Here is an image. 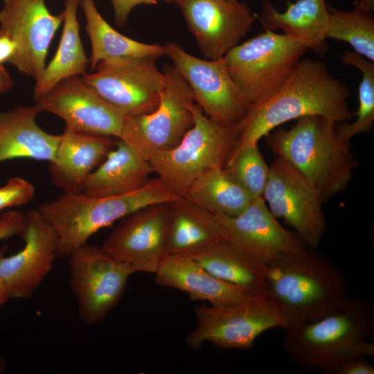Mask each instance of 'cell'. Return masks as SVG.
<instances>
[{"label": "cell", "instance_id": "6da1fadb", "mask_svg": "<svg viewBox=\"0 0 374 374\" xmlns=\"http://www.w3.org/2000/svg\"><path fill=\"white\" fill-rule=\"evenodd\" d=\"M314 250L305 247L266 265L265 296L283 315L285 330L339 311L350 298L342 271Z\"/></svg>", "mask_w": 374, "mask_h": 374}, {"label": "cell", "instance_id": "7a4b0ae2", "mask_svg": "<svg viewBox=\"0 0 374 374\" xmlns=\"http://www.w3.org/2000/svg\"><path fill=\"white\" fill-rule=\"evenodd\" d=\"M350 89L319 60L301 59L280 89L262 103L250 107L237 123L238 145L258 143L273 130L292 120L322 116L336 123L355 113L348 100Z\"/></svg>", "mask_w": 374, "mask_h": 374}, {"label": "cell", "instance_id": "3957f363", "mask_svg": "<svg viewBox=\"0 0 374 374\" xmlns=\"http://www.w3.org/2000/svg\"><path fill=\"white\" fill-rule=\"evenodd\" d=\"M265 138L274 154L317 188L324 203L348 187L358 166L337 123L322 116L300 118L291 128L278 127Z\"/></svg>", "mask_w": 374, "mask_h": 374}, {"label": "cell", "instance_id": "277c9868", "mask_svg": "<svg viewBox=\"0 0 374 374\" xmlns=\"http://www.w3.org/2000/svg\"><path fill=\"white\" fill-rule=\"evenodd\" d=\"M373 336L374 303L356 295L339 311L285 330L282 346L292 364L321 370L348 357L374 356Z\"/></svg>", "mask_w": 374, "mask_h": 374}, {"label": "cell", "instance_id": "5b68a950", "mask_svg": "<svg viewBox=\"0 0 374 374\" xmlns=\"http://www.w3.org/2000/svg\"><path fill=\"white\" fill-rule=\"evenodd\" d=\"M179 197L157 177L141 188L120 195L91 197L62 193L37 210L55 232L57 258H69L101 229L145 206Z\"/></svg>", "mask_w": 374, "mask_h": 374}, {"label": "cell", "instance_id": "8992f818", "mask_svg": "<svg viewBox=\"0 0 374 374\" xmlns=\"http://www.w3.org/2000/svg\"><path fill=\"white\" fill-rule=\"evenodd\" d=\"M193 124L173 148L148 161L153 172L177 196L184 197L196 179L205 172L224 168L239 137L237 124L217 122L194 103Z\"/></svg>", "mask_w": 374, "mask_h": 374}, {"label": "cell", "instance_id": "52a82bcc", "mask_svg": "<svg viewBox=\"0 0 374 374\" xmlns=\"http://www.w3.org/2000/svg\"><path fill=\"white\" fill-rule=\"evenodd\" d=\"M310 48L305 40L265 30L237 44L224 59L249 109L274 94Z\"/></svg>", "mask_w": 374, "mask_h": 374}, {"label": "cell", "instance_id": "ba28073f", "mask_svg": "<svg viewBox=\"0 0 374 374\" xmlns=\"http://www.w3.org/2000/svg\"><path fill=\"white\" fill-rule=\"evenodd\" d=\"M165 73L158 107L150 113L127 114L119 137L147 161L175 147L193 124L195 102L189 85L173 66Z\"/></svg>", "mask_w": 374, "mask_h": 374}, {"label": "cell", "instance_id": "9c48e42d", "mask_svg": "<svg viewBox=\"0 0 374 374\" xmlns=\"http://www.w3.org/2000/svg\"><path fill=\"white\" fill-rule=\"evenodd\" d=\"M197 323L186 344L197 350L206 342L223 350H249L265 331L285 326L276 305L265 297L235 305L195 308Z\"/></svg>", "mask_w": 374, "mask_h": 374}, {"label": "cell", "instance_id": "30bf717a", "mask_svg": "<svg viewBox=\"0 0 374 374\" xmlns=\"http://www.w3.org/2000/svg\"><path fill=\"white\" fill-rule=\"evenodd\" d=\"M69 258V284L77 299L79 317L85 324H96L118 303L136 271L101 247L88 242Z\"/></svg>", "mask_w": 374, "mask_h": 374}, {"label": "cell", "instance_id": "8fae6325", "mask_svg": "<svg viewBox=\"0 0 374 374\" xmlns=\"http://www.w3.org/2000/svg\"><path fill=\"white\" fill-rule=\"evenodd\" d=\"M156 57H123L103 60L82 80L103 98L127 114L150 113L159 105L166 75Z\"/></svg>", "mask_w": 374, "mask_h": 374}, {"label": "cell", "instance_id": "7c38bea8", "mask_svg": "<svg viewBox=\"0 0 374 374\" xmlns=\"http://www.w3.org/2000/svg\"><path fill=\"white\" fill-rule=\"evenodd\" d=\"M262 197L271 213L276 218H283L307 247H319L327 229L324 202L299 170L277 157L269 166Z\"/></svg>", "mask_w": 374, "mask_h": 374}, {"label": "cell", "instance_id": "4fadbf2b", "mask_svg": "<svg viewBox=\"0 0 374 374\" xmlns=\"http://www.w3.org/2000/svg\"><path fill=\"white\" fill-rule=\"evenodd\" d=\"M164 46L166 55L186 81L195 103L206 115L225 124H237L244 117L249 106L232 80L224 57L201 59L175 43L168 42Z\"/></svg>", "mask_w": 374, "mask_h": 374}, {"label": "cell", "instance_id": "5bb4252c", "mask_svg": "<svg viewBox=\"0 0 374 374\" xmlns=\"http://www.w3.org/2000/svg\"><path fill=\"white\" fill-rule=\"evenodd\" d=\"M0 29L16 44L9 63L37 80L46 67V57L55 32L63 21V12H50L44 0H2Z\"/></svg>", "mask_w": 374, "mask_h": 374}, {"label": "cell", "instance_id": "9a60e30c", "mask_svg": "<svg viewBox=\"0 0 374 374\" xmlns=\"http://www.w3.org/2000/svg\"><path fill=\"white\" fill-rule=\"evenodd\" d=\"M39 112L61 118L66 129L119 139L127 114L103 98L81 78L75 76L57 84L35 101Z\"/></svg>", "mask_w": 374, "mask_h": 374}, {"label": "cell", "instance_id": "2e32d148", "mask_svg": "<svg viewBox=\"0 0 374 374\" xmlns=\"http://www.w3.org/2000/svg\"><path fill=\"white\" fill-rule=\"evenodd\" d=\"M169 202L142 208L121 219L101 248L136 272L155 274L166 255Z\"/></svg>", "mask_w": 374, "mask_h": 374}, {"label": "cell", "instance_id": "e0dca14e", "mask_svg": "<svg viewBox=\"0 0 374 374\" xmlns=\"http://www.w3.org/2000/svg\"><path fill=\"white\" fill-rule=\"evenodd\" d=\"M206 59L224 57L250 31L257 18L238 0H175Z\"/></svg>", "mask_w": 374, "mask_h": 374}, {"label": "cell", "instance_id": "ac0fdd59", "mask_svg": "<svg viewBox=\"0 0 374 374\" xmlns=\"http://www.w3.org/2000/svg\"><path fill=\"white\" fill-rule=\"evenodd\" d=\"M213 215L224 240L263 265L306 247L294 231L278 222L262 197L236 216Z\"/></svg>", "mask_w": 374, "mask_h": 374}, {"label": "cell", "instance_id": "d6986e66", "mask_svg": "<svg viewBox=\"0 0 374 374\" xmlns=\"http://www.w3.org/2000/svg\"><path fill=\"white\" fill-rule=\"evenodd\" d=\"M22 235L25 244L20 251L8 256L0 253V278L10 299L30 298L57 258L55 232L37 208L27 212Z\"/></svg>", "mask_w": 374, "mask_h": 374}, {"label": "cell", "instance_id": "ffe728a7", "mask_svg": "<svg viewBox=\"0 0 374 374\" xmlns=\"http://www.w3.org/2000/svg\"><path fill=\"white\" fill-rule=\"evenodd\" d=\"M117 140L65 128L49 162L51 184L63 193H82L89 175L105 160Z\"/></svg>", "mask_w": 374, "mask_h": 374}, {"label": "cell", "instance_id": "44dd1931", "mask_svg": "<svg viewBox=\"0 0 374 374\" xmlns=\"http://www.w3.org/2000/svg\"><path fill=\"white\" fill-rule=\"evenodd\" d=\"M154 274L157 285L181 290L188 294L190 300L207 301L214 307L265 297L251 295L214 276L188 255L166 254Z\"/></svg>", "mask_w": 374, "mask_h": 374}, {"label": "cell", "instance_id": "7402d4cb", "mask_svg": "<svg viewBox=\"0 0 374 374\" xmlns=\"http://www.w3.org/2000/svg\"><path fill=\"white\" fill-rule=\"evenodd\" d=\"M36 106H18L0 112V163L15 159L50 162L60 134H50L36 123Z\"/></svg>", "mask_w": 374, "mask_h": 374}, {"label": "cell", "instance_id": "603a6c76", "mask_svg": "<svg viewBox=\"0 0 374 374\" xmlns=\"http://www.w3.org/2000/svg\"><path fill=\"white\" fill-rule=\"evenodd\" d=\"M152 172L148 161L118 139L105 160L89 175L81 193L91 197L127 194L145 185Z\"/></svg>", "mask_w": 374, "mask_h": 374}, {"label": "cell", "instance_id": "cb8c5ba5", "mask_svg": "<svg viewBox=\"0 0 374 374\" xmlns=\"http://www.w3.org/2000/svg\"><path fill=\"white\" fill-rule=\"evenodd\" d=\"M260 21L265 30H283L284 34L307 41L314 53H325L330 12L325 0H296L286 2L284 12L269 0L262 3Z\"/></svg>", "mask_w": 374, "mask_h": 374}, {"label": "cell", "instance_id": "d4e9b609", "mask_svg": "<svg viewBox=\"0 0 374 374\" xmlns=\"http://www.w3.org/2000/svg\"><path fill=\"white\" fill-rule=\"evenodd\" d=\"M222 240L211 213L187 197L169 202L166 254L191 255Z\"/></svg>", "mask_w": 374, "mask_h": 374}, {"label": "cell", "instance_id": "484cf974", "mask_svg": "<svg viewBox=\"0 0 374 374\" xmlns=\"http://www.w3.org/2000/svg\"><path fill=\"white\" fill-rule=\"evenodd\" d=\"M188 256L214 276L251 295L265 296L266 265L225 240Z\"/></svg>", "mask_w": 374, "mask_h": 374}, {"label": "cell", "instance_id": "4316f807", "mask_svg": "<svg viewBox=\"0 0 374 374\" xmlns=\"http://www.w3.org/2000/svg\"><path fill=\"white\" fill-rule=\"evenodd\" d=\"M80 0H64V27L55 56L46 66L33 89L35 101L41 98L60 82L85 74L89 61L80 35L77 17Z\"/></svg>", "mask_w": 374, "mask_h": 374}, {"label": "cell", "instance_id": "83f0119b", "mask_svg": "<svg viewBox=\"0 0 374 374\" xmlns=\"http://www.w3.org/2000/svg\"><path fill=\"white\" fill-rule=\"evenodd\" d=\"M86 19L85 30L91 42L89 60L91 69L103 60L123 57L166 55V47L156 44H145L127 37L114 29L101 16L93 0H80Z\"/></svg>", "mask_w": 374, "mask_h": 374}, {"label": "cell", "instance_id": "f1b7e54d", "mask_svg": "<svg viewBox=\"0 0 374 374\" xmlns=\"http://www.w3.org/2000/svg\"><path fill=\"white\" fill-rule=\"evenodd\" d=\"M184 197L212 214L227 217L239 215L255 199L224 168L211 169L199 176Z\"/></svg>", "mask_w": 374, "mask_h": 374}, {"label": "cell", "instance_id": "f546056e", "mask_svg": "<svg viewBox=\"0 0 374 374\" xmlns=\"http://www.w3.org/2000/svg\"><path fill=\"white\" fill-rule=\"evenodd\" d=\"M330 23L326 37L349 44L355 52L374 62V19L371 12L342 11L328 5Z\"/></svg>", "mask_w": 374, "mask_h": 374}, {"label": "cell", "instance_id": "4dcf8cb0", "mask_svg": "<svg viewBox=\"0 0 374 374\" xmlns=\"http://www.w3.org/2000/svg\"><path fill=\"white\" fill-rule=\"evenodd\" d=\"M343 63L353 66L362 73L358 87L359 105L351 123L344 122L337 125V129L347 142L355 135L367 133L373 127L374 121V62H372L355 51H345L341 55Z\"/></svg>", "mask_w": 374, "mask_h": 374}, {"label": "cell", "instance_id": "1f68e13d", "mask_svg": "<svg viewBox=\"0 0 374 374\" xmlns=\"http://www.w3.org/2000/svg\"><path fill=\"white\" fill-rule=\"evenodd\" d=\"M224 168L253 199L262 197L269 166L258 143L236 144Z\"/></svg>", "mask_w": 374, "mask_h": 374}, {"label": "cell", "instance_id": "d6a6232c", "mask_svg": "<svg viewBox=\"0 0 374 374\" xmlns=\"http://www.w3.org/2000/svg\"><path fill=\"white\" fill-rule=\"evenodd\" d=\"M33 184L21 177H13L0 186V211L26 205L35 197Z\"/></svg>", "mask_w": 374, "mask_h": 374}, {"label": "cell", "instance_id": "836d02e7", "mask_svg": "<svg viewBox=\"0 0 374 374\" xmlns=\"http://www.w3.org/2000/svg\"><path fill=\"white\" fill-rule=\"evenodd\" d=\"M365 356H351L321 369L323 374H374V367Z\"/></svg>", "mask_w": 374, "mask_h": 374}, {"label": "cell", "instance_id": "e575fe53", "mask_svg": "<svg viewBox=\"0 0 374 374\" xmlns=\"http://www.w3.org/2000/svg\"><path fill=\"white\" fill-rule=\"evenodd\" d=\"M26 224V213L8 210L0 214V241L22 235Z\"/></svg>", "mask_w": 374, "mask_h": 374}, {"label": "cell", "instance_id": "d590c367", "mask_svg": "<svg viewBox=\"0 0 374 374\" xmlns=\"http://www.w3.org/2000/svg\"><path fill=\"white\" fill-rule=\"evenodd\" d=\"M159 1L168 3L174 2L175 0H111L115 21L118 27L123 26L132 10L140 4H154Z\"/></svg>", "mask_w": 374, "mask_h": 374}, {"label": "cell", "instance_id": "8d00e7d4", "mask_svg": "<svg viewBox=\"0 0 374 374\" xmlns=\"http://www.w3.org/2000/svg\"><path fill=\"white\" fill-rule=\"evenodd\" d=\"M16 51V44L11 37L0 29V64L9 62Z\"/></svg>", "mask_w": 374, "mask_h": 374}, {"label": "cell", "instance_id": "74e56055", "mask_svg": "<svg viewBox=\"0 0 374 374\" xmlns=\"http://www.w3.org/2000/svg\"><path fill=\"white\" fill-rule=\"evenodd\" d=\"M13 87V81L3 65H0V93L10 90Z\"/></svg>", "mask_w": 374, "mask_h": 374}, {"label": "cell", "instance_id": "f35d334b", "mask_svg": "<svg viewBox=\"0 0 374 374\" xmlns=\"http://www.w3.org/2000/svg\"><path fill=\"white\" fill-rule=\"evenodd\" d=\"M354 9L373 12L374 10V0H355Z\"/></svg>", "mask_w": 374, "mask_h": 374}, {"label": "cell", "instance_id": "ab89813d", "mask_svg": "<svg viewBox=\"0 0 374 374\" xmlns=\"http://www.w3.org/2000/svg\"><path fill=\"white\" fill-rule=\"evenodd\" d=\"M10 299L6 288L0 278V308Z\"/></svg>", "mask_w": 374, "mask_h": 374}, {"label": "cell", "instance_id": "60d3db41", "mask_svg": "<svg viewBox=\"0 0 374 374\" xmlns=\"http://www.w3.org/2000/svg\"><path fill=\"white\" fill-rule=\"evenodd\" d=\"M5 371V366L1 362H0V374L3 373Z\"/></svg>", "mask_w": 374, "mask_h": 374}, {"label": "cell", "instance_id": "b9f144b4", "mask_svg": "<svg viewBox=\"0 0 374 374\" xmlns=\"http://www.w3.org/2000/svg\"><path fill=\"white\" fill-rule=\"evenodd\" d=\"M0 65H3V64H0Z\"/></svg>", "mask_w": 374, "mask_h": 374}]
</instances>
